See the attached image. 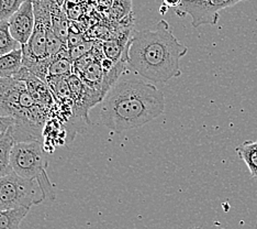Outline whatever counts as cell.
<instances>
[{"instance_id":"obj_4","label":"cell","mask_w":257,"mask_h":229,"mask_svg":"<svg viewBox=\"0 0 257 229\" xmlns=\"http://www.w3.org/2000/svg\"><path fill=\"white\" fill-rule=\"evenodd\" d=\"M48 199L38 180L25 179L13 172L0 179V210L31 208Z\"/></svg>"},{"instance_id":"obj_17","label":"cell","mask_w":257,"mask_h":229,"mask_svg":"<svg viewBox=\"0 0 257 229\" xmlns=\"http://www.w3.org/2000/svg\"><path fill=\"white\" fill-rule=\"evenodd\" d=\"M46 43H48V53H49V56L51 57V60L55 55H57L64 48H66L67 46L65 43H63L62 41L56 37V34L54 33L52 27L46 29Z\"/></svg>"},{"instance_id":"obj_1","label":"cell","mask_w":257,"mask_h":229,"mask_svg":"<svg viewBox=\"0 0 257 229\" xmlns=\"http://www.w3.org/2000/svg\"><path fill=\"white\" fill-rule=\"evenodd\" d=\"M165 110L164 94L153 84L125 72L101 102V121L114 132L147 125Z\"/></svg>"},{"instance_id":"obj_18","label":"cell","mask_w":257,"mask_h":229,"mask_svg":"<svg viewBox=\"0 0 257 229\" xmlns=\"http://www.w3.org/2000/svg\"><path fill=\"white\" fill-rule=\"evenodd\" d=\"M96 41H92V40H87L85 42L80 43L76 46H73V48H69L68 49V54H69V58L73 62L79 60L83 56L87 55L88 53L91 52V50L93 49V46H95Z\"/></svg>"},{"instance_id":"obj_19","label":"cell","mask_w":257,"mask_h":229,"mask_svg":"<svg viewBox=\"0 0 257 229\" xmlns=\"http://www.w3.org/2000/svg\"><path fill=\"white\" fill-rule=\"evenodd\" d=\"M87 39L84 37L83 33H81L79 30H75L74 27L71 26V30H69L68 34V39H67V48H73V46L78 45L80 43L85 42Z\"/></svg>"},{"instance_id":"obj_13","label":"cell","mask_w":257,"mask_h":229,"mask_svg":"<svg viewBox=\"0 0 257 229\" xmlns=\"http://www.w3.org/2000/svg\"><path fill=\"white\" fill-rule=\"evenodd\" d=\"M20 49H22V45L11 35L9 22L0 21V56Z\"/></svg>"},{"instance_id":"obj_25","label":"cell","mask_w":257,"mask_h":229,"mask_svg":"<svg viewBox=\"0 0 257 229\" xmlns=\"http://www.w3.org/2000/svg\"><path fill=\"white\" fill-rule=\"evenodd\" d=\"M56 3L61 6V7H63L64 3H65V0H56Z\"/></svg>"},{"instance_id":"obj_15","label":"cell","mask_w":257,"mask_h":229,"mask_svg":"<svg viewBox=\"0 0 257 229\" xmlns=\"http://www.w3.org/2000/svg\"><path fill=\"white\" fill-rule=\"evenodd\" d=\"M127 44H124L123 42H121V41H119L115 38H111L109 40H106L104 42H102L104 56L115 63L119 62L122 55H123Z\"/></svg>"},{"instance_id":"obj_26","label":"cell","mask_w":257,"mask_h":229,"mask_svg":"<svg viewBox=\"0 0 257 229\" xmlns=\"http://www.w3.org/2000/svg\"><path fill=\"white\" fill-rule=\"evenodd\" d=\"M194 229H202V228H200V227H196V228H194Z\"/></svg>"},{"instance_id":"obj_12","label":"cell","mask_w":257,"mask_h":229,"mask_svg":"<svg viewBox=\"0 0 257 229\" xmlns=\"http://www.w3.org/2000/svg\"><path fill=\"white\" fill-rule=\"evenodd\" d=\"M30 208H16L0 210V229H18Z\"/></svg>"},{"instance_id":"obj_6","label":"cell","mask_w":257,"mask_h":229,"mask_svg":"<svg viewBox=\"0 0 257 229\" xmlns=\"http://www.w3.org/2000/svg\"><path fill=\"white\" fill-rule=\"evenodd\" d=\"M11 35L21 45H25L30 40L36 28L33 4L31 0H26L21 8L8 20Z\"/></svg>"},{"instance_id":"obj_14","label":"cell","mask_w":257,"mask_h":229,"mask_svg":"<svg viewBox=\"0 0 257 229\" xmlns=\"http://www.w3.org/2000/svg\"><path fill=\"white\" fill-rule=\"evenodd\" d=\"M132 14V0H113L108 11V18L119 22Z\"/></svg>"},{"instance_id":"obj_20","label":"cell","mask_w":257,"mask_h":229,"mask_svg":"<svg viewBox=\"0 0 257 229\" xmlns=\"http://www.w3.org/2000/svg\"><path fill=\"white\" fill-rule=\"evenodd\" d=\"M15 123L13 118H4L0 117V136H3L5 132L8 131V129Z\"/></svg>"},{"instance_id":"obj_22","label":"cell","mask_w":257,"mask_h":229,"mask_svg":"<svg viewBox=\"0 0 257 229\" xmlns=\"http://www.w3.org/2000/svg\"><path fill=\"white\" fill-rule=\"evenodd\" d=\"M183 0H163V5H165L168 8H178L182 5Z\"/></svg>"},{"instance_id":"obj_24","label":"cell","mask_w":257,"mask_h":229,"mask_svg":"<svg viewBox=\"0 0 257 229\" xmlns=\"http://www.w3.org/2000/svg\"><path fill=\"white\" fill-rule=\"evenodd\" d=\"M168 7H166V6L165 5H162L161 6V9H160V14L162 15V16H164L166 13H167V11H168Z\"/></svg>"},{"instance_id":"obj_16","label":"cell","mask_w":257,"mask_h":229,"mask_svg":"<svg viewBox=\"0 0 257 229\" xmlns=\"http://www.w3.org/2000/svg\"><path fill=\"white\" fill-rule=\"evenodd\" d=\"M26 0H0V21H8Z\"/></svg>"},{"instance_id":"obj_23","label":"cell","mask_w":257,"mask_h":229,"mask_svg":"<svg viewBox=\"0 0 257 229\" xmlns=\"http://www.w3.org/2000/svg\"><path fill=\"white\" fill-rule=\"evenodd\" d=\"M99 5H100L101 8H104V10H107V13L109 11L111 5H112L113 0H98Z\"/></svg>"},{"instance_id":"obj_7","label":"cell","mask_w":257,"mask_h":229,"mask_svg":"<svg viewBox=\"0 0 257 229\" xmlns=\"http://www.w3.org/2000/svg\"><path fill=\"white\" fill-rule=\"evenodd\" d=\"M73 66L74 62L69 58L68 48L66 46L52 58L48 78H68V76L74 74Z\"/></svg>"},{"instance_id":"obj_5","label":"cell","mask_w":257,"mask_h":229,"mask_svg":"<svg viewBox=\"0 0 257 229\" xmlns=\"http://www.w3.org/2000/svg\"><path fill=\"white\" fill-rule=\"evenodd\" d=\"M242 2L245 0H183L182 5L174 10L179 18L190 16L191 26L199 28L204 25L215 26L222 10Z\"/></svg>"},{"instance_id":"obj_8","label":"cell","mask_w":257,"mask_h":229,"mask_svg":"<svg viewBox=\"0 0 257 229\" xmlns=\"http://www.w3.org/2000/svg\"><path fill=\"white\" fill-rule=\"evenodd\" d=\"M16 144V140L8 129L0 136V179L14 172L11 167V151Z\"/></svg>"},{"instance_id":"obj_11","label":"cell","mask_w":257,"mask_h":229,"mask_svg":"<svg viewBox=\"0 0 257 229\" xmlns=\"http://www.w3.org/2000/svg\"><path fill=\"white\" fill-rule=\"evenodd\" d=\"M52 29H53L56 37L67 45L68 34L69 30H71V22H69V18L65 14V11L62 9L61 6H57L52 11Z\"/></svg>"},{"instance_id":"obj_10","label":"cell","mask_w":257,"mask_h":229,"mask_svg":"<svg viewBox=\"0 0 257 229\" xmlns=\"http://www.w3.org/2000/svg\"><path fill=\"white\" fill-rule=\"evenodd\" d=\"M236 155L242 159L249 170L250 176L257 181V141H244L236 146Z\"/></svg>"},{"instance_id":"obj_21","label":"cell","mask_w":257,"mask_h":229,"mask_svg":"<svg viewBox=\"0 0 257 229\" xmlns=\"http://www.w3.org/2000/svg\"><path fill=\"white\" fill-rule=\"evenodd\" d=\"M100 65H101L103 73H109L110 70L113 69V67L115 65V62L109 60V58H107V57H104L103 60L100 62Z\"/></svg>"},{"instance_id":"obj_3","label":"cell","mask_w":257,"mask_h":229,"mask_svg":"<svg viewBox=\"0 0 257 229\" xmlns=\"http://www.w3.org/2000/svg\"><path fill=\"white\" fill-rule=\"evenodd\" d=\"M11 167L14 172L29 180H38L46 193L48 199H54L55 194L49 180L45 157L41 141L16 142L11 151Z\"/></svg>"},{"instance_id":"obj_2","label":"cell","mask_w":257,"mask_h":229,"mask_svg":"<svg viewBox=\"0 0 257 229\" xmlns=\"http://www.w3.org/2000/svg\"><path fill=\"white\" fill-rule=\"evenodd\" d=\"M188 48L175 37L168 22L161 20L154 30L133 31L128 62L134 73L154 83H166L182 75L180 60Z\"/></svg>"},{"instance_id":"obj_9","label":"cell","mask_w":257,"mask_h":229,"mask_svg":"<svg viewBox=\"0 0 257 229\" xmlns=\"http://www.w3.org/2000/svg\"><path fill=\"white\" fill-rule=\"evenodd\" d=\"M22 68V49L0 56V79H15Z\"/></svg>"}]
</instances>
